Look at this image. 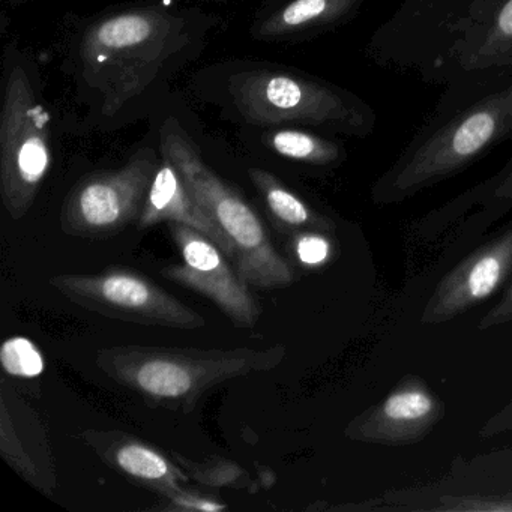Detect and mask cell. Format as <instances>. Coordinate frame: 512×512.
Segmentation results:
<instances>
[{
  "mask_svg": "<svg viewBox=\"0 0 512 512\" xmlns=\"http://www.w3.org/2000/svg\"><path fill=\"white\" fill-rule=\"evenodd\" d=\"M365 53L442 86L440 103L476 97L512 76V0H404Z\"/></svg>",
  "mask_w": 512,
  "mask_h": 512,
  "instance_id": "obj_1",
  "label": "cell"
},
{
  "mask_svg": "<svg viewBox=\"0 0 512 512\" xmlns=\"http://www.w3.org/2000/svg\"><path fill=\"white\" fill-rule=\"evenodd\" d=\"M512 139V76L476 97L439 103L376 179V205H395L469 169Z\"/></svg>",
  "mask_w": 512,
  "mask_h": 512,
  "instance_id": "obj_2",
  "label": "cell"
},
{
  "mask_svg": "<svg viewBox=\"0 0 512 512\" xmlns=\"http://www.w3.org/2000/svg\"><path fill=\"white\" fill-rule=\"evenodd\" d=\"M187 20L158 8L122 11L86 29L79 44L83 79L103 97L109 115L140 97L191 44Z\"/></svg>",
  "mask_w": 512,
  "mask_h": 512,
  "instance_id": "obj_3",
  "label": "cell"
},
{
  "mask_svg": "<svg viewBox=\"0 0 512 512\" xmlns=\"http://www.w3.org/2000/svg\"><path fill=\"white\" fill-rule=\"evenodd\" d=\"M284 358L283 346L221 350L127 344L98 350L95 362L113 382L149 403L191 412L215 386L275 370Z\"/></svg>",
  "mask_w": 512,
  "mask_h": 512,
  "instance_id": "obj_4",
  "label": "cell"
},
{
  "mask_svg": "<svg viewBox=\"0 0 512 512\" xmlns=\"http://www.w3.org/2000/svg\"><path fill=\"white\" fill-rule=\"evenodd\" d=\"M161 151L169 155L199 205L229 239L236 254L235 269L248 286L289 287L295 280L292 266L272 244L257 212L203 161L196 143L175 119L161 128Z\"/></svg>",
  "mask_w": 512,
  "mask_h": 512,
  "instance_id": "obj_5",
  "label": "cell"
},
{
  "mask_svg": "<svg viewBox=\"0 0 512 512\" xmlns=\"http://www.w3.org/2000/svg\"><path fill=\"white\" fill-rule=\"evenodd\" d=\"M230 95L245 121L262 127L302 125L326 134L367 139L376 130V110L341 86L281 71H251L232 77Z\"/></svg>",
  "mask_w": 512,
  "mask_h": 512,
  "instance_id": "obj_6",
  "label": "cell"
},
{
  "mask_svg": "<svg viewBox=\"0 0 512 512\" xmlns=\"http://www.w3.org/2000/svg\"><path fill=\"white\" fill-rule=\"evenodd\" d=\"M50 166V113L28 73L20 65H11L0 115V191L13 220L28 214Z\"/></svg>",
  "mask_w": 512,
  "mask_h": 512,
  "instance_id": "obj_7",
  "label": "cell"
},
{
  "mask_svg": "<svg viewBox=\"0 0 512 512\" xmlns=\"http://www.w3.org/2000/svg\"><path fill=\"white\" fill-rule=\"evenodd\" d=\"M50 286L83 310L137 325L197 329L205 317L134 269L109 268L97 274H59Z\"/></svg>",
  "mask_w": 512,
  "mask_h": 512,
  "instance_id": "obj_8",
  "label": "cell"
},
{
  "mask_svg": "<svg viewBox=\"0 0 512 512\" xmlns=\"http://www.w3.org/2000/svg\"><path fill=\"white\" fill-rule=\"evenodd\" d=\"M160 161L152 149H142L121 169L83 178L62 206V232L107 239L139 221Z\"/></svg>",
  "mask_w": 512,
  "mask_h": 512,
  "instance_id": "obj_9",
  "label": "cell"
},
{
  "mask_svg": "<svg viewBox=\"0 0 512 512\" xmlns=\"http://www.w3.org/2000/svg\"><path fill=\"white\" fill-rule=\"evenodd\" d=\"M182 263L161 269V275L214 302L236 328H253L260 307L247 281L229 263V257L208 236L185 224H169Z\"/></svg>",
  "mask_w": 512,
  "mask_h": 512,
  "instance_id": "obj_10",
  "label": "cell"
},
{
  "mask_svg": "<svg viewBox=\"0 0 512 512\" xmlns=\"http://www.w3.org/2000/svg\"><path fill=\"white\" fill-rule=\"evenodd\" d=\"M445 416V404L430 386L409 374L385 398L368 407L347 424L346 437L353 442L383 446H407L421 442Z\"/></svg>",
  "mask_w": 512,
  "mask_h": 512,
  "instance_id": "obj_11",
  "label": "cell"
},
{
  "mask_svg": "<svg viewBox=\"0 0 512 512\" xmlns=\"http://www.w3.org/2000/svg\"><path fill=\"white\" fill-rule=\"evenodd\" d=\"M512 274V226L464 257L437 283L421 325H442L490 299Z\"/></svg>",
  "mask_w": 512,
  "mask_h": 512,
  "instance_id": "obj_12",
  "label": "cell"
},
{
  "mask_svg": "<svg viewBox=\"0 0 512 512\" xmlns=\"http://www.w3.org/2000/svg\"><path fill=\"white\" fill-rule=\"evenodd\" d=\"M161 223L185 224L199 230L214 241L235 265L236 254L229 239L199 205L196 197L185 184L178 167L163 151H161L160 166L149 188L137 226L143 230Z\"/></svg>",
  "mask_w": 512,
  "mask_h": 512,
  "instance_id": "obj_13",
  "label": "cell"
},
{
  "mask_svg": "<svg viewBox=\"0 0 512 512\" xmlns=\"http://www.w3.org/2000/svg\"><path fill=\"white\" fill-rule=\"evenodd\" d=\"M83 439L107 466L149 490L157 491L167 499L184 491L181 482L187 481V476L143 440L124 431L113 430L85 431Z\"/></svg>",
  "mask_w": 512,
  "mask_h": 512,
  "instance_id": "obj_14",
  "label": "cell"
},
{
  "mask_svg": "<svg viewBox=\"0 0 512 512\" xmlns=\"http://www.w3.org/2000/svg\"><path fill=\"white\" fill-rule=\"evenodd\" d=\"M365 0H287L254 25L257 40L308 38L355 19Z\"/></svg>",
  "mask_w": 512,
  "mask_h": 512,
  "instance_id": "obj_15",
  "label": "cell"
},
{
  "mask_svg": "<svg viewBox=\"0 0 512 512\" xmlns=\"http://www.w3.org/2000/svg\"><path fill=\"white\" fill-rule=\"evenodd\" d=\"M26 404V403H25ZM25 404L7 391V385H2L0 398V451L11 467L17 470L23 478L28 479L35 487L44 493H50L55 488V473H53L52 458L44 457L35 448L50 452L47 440H32V431L25 430Z\"/></svg>",
  "mask_w": 512,
  "mask_h": 512,
  "instance_id": "obj_16",
  "label": "cell"
},
{
  "mask_svg": "<svg viewBox=\"0 0 512 512\" xmlns=\"http://www.w3.org/2000/svg\"><path fill=\"white\" fill-rule=\"evenodd\" d=\"M248 175L265 200L269 214L283 232H320L328 235L334 232V221L311 208L272 173L262 169H250Z\"/></svg>",
  "mask_w": 512,
  "mask_h": 512,
  "instance_id": "obj_17",
  "label": "cell"
},
{
  "mask_svg": "<svg viewBox=\"0 0 512 512\" xmlns=\"http://www.w3.org/2000/svg\"><path fill=\"white\" fill-rule=\"evenodd\" d=\"M266 145L287 160L323 169L340 166L347 158L346 148L338 140L292 128L272 131L266 136Z\"/></svg>",
  "mask_w": 512,
  "mask_h": 512,
  "instance_id": "obj_18",
  "label": "cell"
},
{
  "mask_svg": "<svg viewBox=\"0 0 512 512\" xmlns=\"http://www.w3.org/2000/svg\"><path fill=\"white\" fill-rule=\"evenodd\" d=\"M0 362L10 376L34 379L44 371V358L40 349L29 338H8L0 349Z\"/></svg>",
  "mask_w": 512,
  "mask_h": 512,
  "instance_id": "obj_19",
  "label": "cell"
},
{
  "mask_svg": "<svg viewBox=\"0 0 512 512\" xmlns=\"http://www.w3.org/2000/svg\"><path fill=\"white\" fill-rule=\"evenodd\" d=\"M296 256L304 265L316 268L325 265L331 259L332 245L328 233H299L295 245Z\"/></svg>",
  "mask_w": 512,
  "mask_h": 512,
  "instance_id": "obj_20",
  "label": "cell"
},
{
  "mask_svg": "<svg viewBox=\"0 0 512 512\" xmlns=\"http://www.w3.org/2000/svg\"><path fill=\"white\" fill-rule=\"evenodd\" d=\"M443 511H499L512 512V493L499 497H449L442 500Z\"/></svg>",
  "mask_w": 512,
  "mask_h": 512,
  "instance_id": "obj_21",
  "label": "cell"
},
{
  "mask_svg": "<svg viewBox=\"0 0 512 512\" xmlns=\"http://www.w3.org/2000/svg\"><path fill=\"white\" fill-rule=\"evenodd\" d=\"M485 202L491 209L511 208L512 206V158L502 172L484 184Z\"/></svg>",
  "mask_w": 512,
  "mask_h": 512,
  "instance_id": "obj_22",
  "label": "cell"
},
{
  "mask_svg": "<svg viewBox=\"0 0 512 512\" xmlns=\"http://www.w3.org/2000/svg\"><path fill=\"white\" fill-rule=\"evenodd\" d=\"M169 500L172 503V509H176V511L220 512L227 509V505L224 503H218L217 500L197 496V494L185 490L170 497Z\"/></svg>",
  "mask_w": 512,
  "mask_h": 512,
  "instance_id": "obj_23",
  "label": "cell"
},
{
  "mask_svg": "<svg viewBox=\"0 0 512 512\" xmlns=\"http://www.w3.org/2000/svg\"><path fill=\"white\" fill-rule=\"evenodd\" d=\"M512 322V283L509 284L506 292L503 293L500 301L482 317L479 322V331H487V329L496 328V326L506 325Z\"/></svg>",
  "mask_w": 512,
  "mask_h": 512,
  "instance_id": "obj_24",
  "label": "cell"
},
{
  "mask_svg": "<svg viewBox=\"0 0 512 512\" xmlns=\"http://www.w3.org/2000/svg\"><path fill=\"white\" fill-rule=\"evenodd\" d=\"M512 431V398L497 415H494L487 424L482 427V436H496V434Z\"/></svg>",
  "mask_w": 512,
  "mask_h": 512,
  "instance_id": "obj_25",
  "label": "cell"
},
{
  "mask_svg": "<svg viewBox=\"0 0 512 512\" xmlns=\"http://www.w3.org/2000/svg\"><path fill=\"white\" fill-rule=\"evenodd\" d=\"M11 4H26L29 0H10Z\"/></svg>",
  "mask_w": 512,
  "mask_h": 512,
  "instance_id": "obj_26",
  "label": "cell"
}]
</instances>
